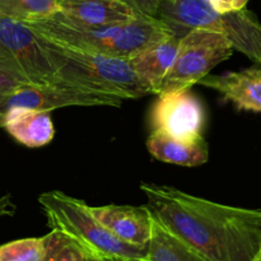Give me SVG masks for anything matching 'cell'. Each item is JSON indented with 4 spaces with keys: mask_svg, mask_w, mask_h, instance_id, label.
Wrapping results in <instances>:
<instances>
[{
    "mask_svg": "<svg viewBox=\"0 0 261 261\" xmlns=\"http://www.w3.org/2000/svg\"><path fill=\"white\" fill-rule=\"evenodd\" d=\"M149 213L208 261L261 256V209L224 205L173 186L142 182Z\"/></svg>",
    "mask_w": 261,
    "mask_h": 261,
    "instance_id": "6da1fadb",
    "label": "cell"
},
{
    "mask_svg": "<svg viewBox=\"0 0 261 261\" xmlns=\"http://www.w3.org/2000/svg\"><path fill=\"white\" fill-rule=\"evenodd\" d=\"M51 42L89 53L129 59L143 48L173 35L158 18L139 15L129 22L86 25L63 14L24 22Z\"/></svg>",
    "mask_w": 261,
    "mask_h": 261,
    "instance_id": "7a4b0ae2",
    "label": "cell"
},
{
    "mask_svg": "<svg viewBox=\"0 0 261 261\" xmlns=\"http://www.w3.org/2000/svg\"><path fill=\"white\" fill-rule=\"evenodd\" d=\"M40 38L56 69V84L122 101L150 94L127 59L78 50Z\"/></svg>",
    "mask_w": 261,
    "mask_h": 261,
    "instance_id": "3957f363",
    "label": "cell"
},
{
    "mask_svg": "<svg viewBox=\"0 0 261 261\" xmlns=\"http://www.w3.org/2000/svg\"><path fill=\"white\" fill-rule=\"evenodd\" d=\"M51 231L61 234L83 255H116L148 261V246L127 244L92 214L83 200L54 190L38 196Z\"/></svg>",
    "mask_w": 261,
    "mask_h": 261,
    "instance_id": "277c9868",
    "label": "cell"
},
{
    "mask_svg": "<svg viewBox=\"0 0 261 261\" xmlns=\"http://www.w3.org/2000/svg\"><path fill=\"white\" fill-rule=\"evenodd\" d=\"M155 18L178 37L193 28L221 33L233 50L261 64V23L250 10L218 13L208 0H162Z\"/></svg>",
    "mask_w": 261,
    "mask_h": 261,
    "instance_id": "5b68a950",
    "label": "cell"
},
{
    "mask_svg": "<svg viewBox=\"0 0 261 261\" xmlns=\"http://www.w3.org/2000/svg\"><path fill=\"white\" fill-rule=\"evenodd\" d=\"M0 70L23 84H56V69L40 36L24 22L0 17Z\"/></svg>",
    "mask_w": 261,
    "mask_h": 261,
    "instance_id": "8992f818",
    "label": "cell"
},
{
    "mask_svg": "<svg viewBox=\"0 0 261 261\" xmlns=\"http://www.w3.org/2000/svg\"><path fill=\"white\" fill-rule=\"evenodd\" d=\"M233 51L221 33L193 28L180 38L177 54L161 84L160 93L190 91L214 66L228 60Z\"/></svg>",
    "mask_w": 261,
    "mask_h": 261,
    "instance_id": "52a82bcc",
    "label": "cell"
},
{
    "mask_svg": "<svg viewBox=\"0 0 261 261\" xmlns=\"http://www.w3.org/2000/svg\"><path fill=\"white\" fill-rule=\"evenodd\" d=\"M122 99L88 93L60 84H22L15 91L0 98V121L13 109H31L51 112L71 106L120 107ZM2 127V126H0Z\"/></svg>",
    "mask_w": 261,
    "mask_h": 261,
    "instance_id": "ba28073f",
    "label": "cell"
},
{
    "mask_svg": "<svg viewBox=\"0 0 261 261\" xmlns=\"http://www.w3.org/2000/svg\"><path fill=\"white\" fill-rule=\"evenodd\" d=\"M204 120L203 106L191 91L160 93L150 114L153 130L182 139L203 135Z\"/></svg>",
    "mask_w": 261,
    "mask_h": 261,
    "instance_id": "9c48e42d",
    "label": "cell"
},
{
    "mask_svg": "<svg viewBox=\"0 0 261 261\" xmlns=\"http://www.w3.org/2000/svg\"><path fill=\"white\" fill-rule=\"evenodd\" d=\"M199 84L218 92L224 101L231 102L239 111L261 115V64L240 71L221 75H205Z\"/></svg>",
    "mask_w": 261,
    "mask_h": 261,
    "instance_id": "30bf717a",
    "label": "cell"
},
{
    "mask_svg": "<svg viewBox=\"0 0 261 261\" xmlns=\"http://www.w3.org/2000/svg\"><path fill=\"white\" fill-rule=\"evenodd\" d=\"M91 212L109 231L122 241L148 246L152 234V216L147 206H91Z\"/></svg>",
    "mask_w": 261,
    "mask_h": 261,
    "instance_id": "8fae6325",
    "label": "cell"
},
{
    "mask_svg": "<svg viewBox=\"0 0 261 261\" xmlns=\"http://www.w3.org/2000/svg\"><path fill=\"white\" fill-rule=\"evenodd\" d=\"M180 38L176 35H171L127 59L133 70L149 89L150 94L160 93L161 84L177 54Z\"/></svg>",
    "mask_w": 261,
    "mask_h": 261,
    "instance_id": "7c38bea8",
    "label": "cell"
},
{
    "mask_svg": "<svg viewBox=\"0 0 261 261\" xmlns=\"http://www.w3.org/2000/svg\"><path fill=\"white\" fill-rule=\"evenodd\" d=\"M147 148L155 160L185 167L201 166L209 158L208 143L203 135L182 139L153 130L147 139Z\"/></svg>",
    "mask_w": 261,
    "mask_h": 261,
    "instance_id": "4fadbf2b",
    "label": "cell"
},
{
    "mask_svg": "<svg viewBox=\"0 0 261 261\" xmlns=\"http://www.w3.org/2000/svg\"><path fill=\"white\" fill-rule=\"evenodd\" d=\"M63 14L86 25H106L129 22L139 17L122 0H58Z\"/></svg>",
    "mask_w": 261,
    "mask_h": 261,
    "instance_id": "5bb4252c",
    "label": "cell"
},
{
    "mask_svg": "<svg viewBox=\"0 0 261 261\" xmlns=\"http://www.w3.org/2000/svg\"><path fill=\"white\" fill-rule=\"evenodd\" d=\"M0 126L17 142L28 148L48 144L55 135L50 112L31 109H13L3 116Z\"/></svg>",
    "mask_w": 261,
    "mask_h": 261,
    "instance_id": "9a60e30c",
    "label": "cell"
},
{
    "mask_svg": "<svg viewBox=\"0 0 261 261\" xmlns=\"http://www.w3.org/2000/svg\"><path fill=\"white\" fill-rule=\"evenodd\" d=\"M148 259L149 261H208L163 227L153 216Z\"/></svg>",
    "mask_w": 261,
    "mask_h": 261,
    "instance_id": "2e32d148",
    "label": "cell"
},
{
    "mask_svg": "<svg viewBox=\"0 0 261 261\" xmlns=\"http://www.w3.org/2000/svg\"><path fill=\"white\" fill-rule=\"evenodd\" d=\"M58 12V0H0V17L19 22L41 19Z\"/></svg>",
    "mask_w": 261,
    "mask_h": 261,
    "instance_id": "e0dca14e",
    "label": "cell"
},
{
    "mask_svg": "<svg viewBox=\"0 0 261 261\" xmlns=\"http://www.w3.org/2000/svg\"><path fill=\"white\" fill-rule=\"evenodd\" d=\"M47 234L35 239H22L0 246V261H45Z\"/></svg>",
    "mask_w": 261,
    "mask_h": 261,
    "instance_id": "ac0fdd59",
    "label": "cell"
},
{
    "mask_svg": "<svg viewBox=\"0 0 261 261\" xmlns=\"http://www.w3.org/2000/svg\"><path fill=\"white\" fill-rule=\"evenodd\" d=\"M45 261H84V256L61 234L51 231L47 234V252Z\"/></svg>",
    "mask_w": 261,
    "mask_h": 261,
    "instance_id": "d6986e66",
    "label": "cell"
},
{
    "mask_svg": "<svg viewBox=\"0 0 261 261\" xmlns=\"http://www.w3.org/2000/svg\"><path fill=\"white\" fill-rule=\"evenodd\" d=\"M129 7H132L135 12L145 17H157L158 8L162 0H122Z\"/></svg>",
    "mask_w": 261,
    "mask_h": 261,
    "instance_id": "ffe728a7",
    "label": "cell"
},
{
    "mask_svg": "<svg viewBox=\"0 0 261 261\" xmlns=\"http://www.w3.org/2000/svg\"><path fill=\"white\" fill-rule=\"evenodd\" d=\"M208 2L216 12L229 13L245 9L249 0H208Z\"/></svg>",
    "mask_w": 261,
    "mask_h": 261,
    "instance_id": "44dd1931",
    "label": "cell"
},
{
    "mask_svg": "<svg viewBox=\"0 0 261 261\" xmlns=\"http://www.w3.org/2000/svg\"><path fill=\"white\" fill-rule=\"evenodd\" d=\"M23 83H20L19 81L13 78L12 75L7 74L5 71L0 70V98L7 96V94L12 93L13 91H15Z\"/></svg>",
    "mask_w": 261,
    "mask_h": 261,
    "instance_id": "7402d4cb",
    "label": "cell"
},
{
    "mask_svg": "<svg viewBox=\"0 0 261 261\" xmlns=\"http://www.w3.org/2000/svg\"><path fill=\"white\" fill-rule=\"evenodd\" d=\"M83 256L84 261H143L124 256H116V255H83Z\"/></svg>",
    "mask_w": 261,
    "mask_h": 261,
    "instance_id": "603a6c76",
    "label": "cell"
},
{
    "mask_svg": "<svg viewBox=\"0 0 261 261\" xmlns=\"http://www.w3.org/2000/svg\"><path fill=\"white\" fill-rule=\"evenodd\" d=\"M15 213V205L13 204L10 195H4L0 198V218L7 216H13Z\"/></svg>",
    "mask_w": 261,
    "mask_h": 261,
    "instance_id": "cb8c5ba5",
    "label": "cell"
},
{
    "mask_svg": "<svg viewBox=\"0 0 261 261\" xmlns=\"http://www.w3.org/2000/svg\"><path fill=\"white\" fill-rule=\"evenodd\" d=\"M260 259H261V256L259 257V259H256V260H255V261H260Z\"/></svg>",
    "mask_w": 261,
    "mask_h": 261,
    "instance_id": "d4e9b609",
    "label": "cell"
},
{
    "mask_svg": "<svg viewBox=\"0 0 261 261\" xmlns=\"http://www.w3.org/2000/svg\"><path fill=\"white\" fill-rule=\"evenodd\" d=\"M260 261H261V259H260Z\"/></svg>",
    "mask_w": 261,
    "mask_h": 261,
    "instance_id": "484cf974",
    "label": "cell"
}]
</instances>
